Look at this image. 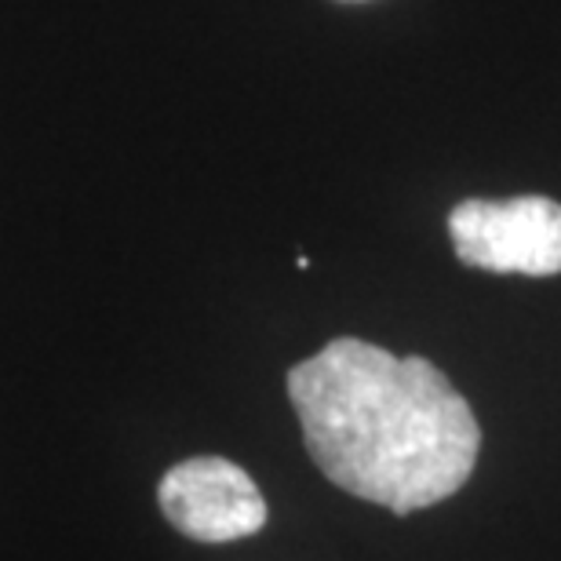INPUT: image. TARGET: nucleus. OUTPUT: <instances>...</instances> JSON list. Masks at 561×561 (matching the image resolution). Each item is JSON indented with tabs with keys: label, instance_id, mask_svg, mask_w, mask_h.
I'll list each match as a JSON object with an SVG mask.
<instances>
[{
	"label": "nucleus",
	"instance_id": "3",
	"mask_svg": "<svg viewBox=\"0 0 561 561\" xmlns=\"http://www.w3.org/2000/svg\"><path fill=\"white\" fill-rule=\"evenodd\" d=\"M161 514L172 529L197 543H230L266 525L260 485L222 456H194L175 463L157 485Z\"/></svg>",
	"mask_w": 561,
	"mask_h": 561
},
{
	"label": "nucleus",
	"instance_id": "2",
	"mask_svg": "<svg viewBox=\"0 0 561 561\" xmlns=\"http://www.w3.org/2000/svg\"><path fill=\"white\" fill-rule=\"evenodd\" d=\"M459 263L489 274H561V205L551 197L463 201L448 216Z\"/></svg>",
	"mask_w": 561,
	"mask_h": 561
},
{
	"label": "nucleus",
	"instance_id": "1",
	"mask_svg": "<svg viewBox=\"0 0 561 561\" xmlns=\"http://www.w3.org/2000/svg\"><path fill=\"white\" fill-rule=\"evenodd\" d=\"M288 398L321 474L401 518L448 500L474 474L481 426L426 357L343 335L291 368Z\"/></svg>",
	"mask_w": 561,
	"mask_h": 561
}]
</instances>
